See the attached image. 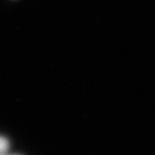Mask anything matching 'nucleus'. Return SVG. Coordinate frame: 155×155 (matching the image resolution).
Wrapping results in <instances>:
<instances>
[{"instance_id":"f257e3e1","label":"nucleus","mask_w":155,"mask_h":155,"mask_svg":"<svg viewBox=\"0 0 155 155\" xmlns=\"http://www.w3.org/2000/svg\"><path fill=\"white\" fill-rule=\"evenodd\" d=\"M9 144L8 141L0 137V155H5L9 150Z\"/></svg>"}]
</instances>
